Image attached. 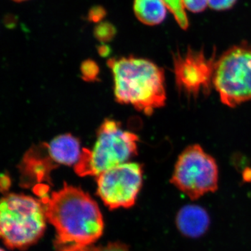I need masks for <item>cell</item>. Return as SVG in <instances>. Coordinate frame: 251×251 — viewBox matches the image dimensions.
Listing matches in <instances>:
<instances>
[{"label": "cell", "instance_id": "6da1fadb", "mask_svg": "<svg viewBox=\"0 0 251 251\" xmlns=\"http://www.w3.org/2000/svg\"><path fill=\"white\" fill-rule=\"evenodd\" d=\"M46 218L55 228L57 251H77L101 237L103 216L97 203L80 188L65 184L42 198Z\"/></svg>", "mask_w": 251, "mask_h": 251}, {"label": "cell", "instance_id": "7a4b0ae2", "mask_svg": "<svg viewBox=\"0 0 251 251\" xmlns=\"http://www.w3.org/2000/svg\"><path fill=\"white\" fill-rule=\"evenodd\" d=\"M108 65L113 74L118 103L131 105L147 115L164 106L167 97L163 69L148 59L133 57L110 59Z\"/></svg>", "mask_w": 251, "mask_h": 251}, {"label": "cell", "instance_id": "3957f363", "mask_svg": "<svg viewBox=\"0 0 251 251\" xmlns=\"http://www.w3.org/2000/svg\"><path fill=\"white\" fill-rule=\"evenodd\" d=\"M45 209L41 201L23 194L7 195L0 204V231L5 245L24 249L42 237L46 226Z\"/></svg>", "mask_w": 251, "mask_h": 251}, {"label": "cell", "instance_id": "277c9868", "mask_svg": "<svg viewBox=\"0 0 251 251\" xmlns=\"http://www.w3.org/2000/svg\"><path fill=\"white\" fill-rule=\"evenodd\" d=\"M139 138L134 133L122 129L120 124L105 120L97 132L92 150L83 149L74 166L80 176H98L104 172L126 163L137 154Z\"/></svg>", "mask_w": 251, "mask_h": 251}, {"label": "cell", "instance_id": "5b68a950", "mask_svg": "<svg viewBox=\"0 0 251 251\" xmlns=\"http://www.w3.org/2000/svg\"><path fill=\"white\" fill-rule=\"evenodd\" d=\"M213 84L227 106L251 100V46H233L224 52L216 62Z\"/></svg>", "mask_w": 251, "mask_h": 251}, {"label": "cell", "instance_id": "8992f818", "mask_svg": "<svg viewBox=\"0 0 251 251\" xmlns=\"http://www.w3.org/2000/svg\"><path fill=\"white\" fill-rule=\"evenodd\" d=\"M216 160L198 145L187 147L178 157L171 178L172 184L195 201L219 188Z\"/></svg>", "mask_w": 251, "mask_h": 251}, {"label": "cell", "instance_id": "52a82bcc", "mask_svg": "<svg viewBox=\"0 0 251 251\" xmlns=\"http://www.w3.org/2000/svg\"><path fill=\"white\" fill-rule=\"evenodd\" d=\"M143 168L125 163L97 176V194L110 209L129 208L136 201L143 184Z\"/></svg>", "mask_w": 251, "mask_h": 251}, {"label": "cell", "instance_id": "ba28073f", "mask_svg": "<svg viewBox=\"0 0 251 251\" xmlns=\"http://www.w3.org/2000/svg\"><path fill=\"white\" fill-rule=\"evenodd\" d=\"M175 82L181 95L188 99L208 95L214 85L215 56L206 57L203 50L188 49L175 54Z\"/></svg>", "mask_w": 251, "mask_h": 251}, {"label": "cell", "instance_id": "9c48e42d", "mask_svg": "<svg viewBox=\"0 0 251 251\" xmlns=\"http://www.w3.org/2000/svg\"><path fill=\"white\" fill-rule=\"evenodd\" d=\"M178 229L185 237L198 238L206 233L210 226V217L204 208L187 205L181 208L176 216Z\"/></svg>", "mask_w": 251, "mask_h": 251}, {"label": "cell", "instance_id": "30bf717a", "mask_svg": "<svg viewBox=\"0 0 251 251\" xmlns=\"http://www.w3.org/2000/svg\"><path fill=\"white\" fill-rule=\"evenodd\" d=\"M46 145L59 166H75L80 159L82 153L80 142L72 134L58 135Z\"/></svg>", "mask_w": 251, "mask_h": 251}, {"label": "cell", "instance_id": "8fae6325", "mask_svg": "<svg viewBox=\"0 0 251 251\" xmlns=\"http://www.w3.org/2000/svg\"><path fill=\"white\" fill-rule=\"evenodd\" d=\"M166 7L163 0H135V15L142 23L150 25L163 22L166 16Z\"/></svg>", "mask_w": 251, "mask_h": 251}, {"label": "cell", "instance_id": "7c38bea8", "mask_svg": "<svg viewBox=\"0 0 251 251\" xmlns=\"http://www.w3.org/2000/svg\"><path fill=\"white\" fill-rule=\"evenodd\" d=\"M167 7L174 15L176 22L182 29H186L188 27L187 16L184 11L182 0H163Z\"/></svg>", "mask_w": 251, "mask_h": 251}, {"label": "cell", "instance_id": "4fadbf2b", "mask_svg": "<svg viewBox=\"0 0 251 251\" xmlns=\"http://www.w3.org/2000/svg\"><path fill=\"white\" fill-rule=\"evenodd\" d=\"M77 251H130L129 249L125 244L120 242L109 243L107 245L94 247L90 246L80 249Z\"/></svg>", "mask_w": 251, "mask_h": 251}, {"label": "cell", "instance_id": "5bb4252c", "mask_svg": "<svg viewBox=\"0 0 251 251\" xmlns=\"http://www.w3.org/2000/svg\"><path fill=\"white\" fill-rule=\"evenodd\" d=\"M82 77L85 80L92 81L99 74V67L93 61H85L81 66Z\"/></svg>", "mask_w": 251, "mask_h": 251}, {"label": "cell", "instance_id": "9a60e30c", "mask_svg": "<svg viewBox=\"0 0 251 251\" xmlns=\"http://www.w3.org/2000/svg\"><path fill=\"white\" fill-rule=\"evenodd\" d=\"M115 30L111 25L108 23H103L99 25L95 29L96 36L99 40L106 41L110 40L112 36L115 35Z\"/></svg>", "mask_w": 251, "mask_h": 251}, {"label": "cell", "instance_id": "2e32d148", "mask_svg": "<svg viewBox=\"0 0 251 251\" xmlns=\"http://www.w3.org/2000/svg\"><path fill=\"white\" fill-rule=\"evenodd\" d=\"M182 2L186 9L198 13L204 11L208 4V0H182Z\"/></svg>", "mask_w": 251, "mask_h": 251}, {"label": "cell", "instance_id": "e0dca14e", "mask_svg": "<svg viewBox=\"0 0 251 251\" xmlns=\"http://www.w3.org/2000/svg\"><path fill=\"white\" fill-rule=\"evenodd\" d=\"M237 0H208V4L214 10H226L232 7Z\"/></svg>", "mask_w": 251, "mask_h": 251}, {"label": "cell", "instance_id": "ac0fdd59", "mask_svg": "<svg viewBox=\"0 0 251 251\" xmlns=\"http://www.w3.org/2000/svg\"><path fill=\"white\" fill-rule=\"evenodd\" d=\"M105 14V11L102 10L101 8H94L90 13V18L94 21H99L101 19Z\"/></svg>", "mask_w": 251, "mask_h": 251}, {"label": "cell", "instance_id": "d6986e66", "mask_svg": "<svg viewBox=\"0 0 251 251\" xmlns=\"http://www.w3.org/2000/svg\"><path fill=\"white\" fill-rule=\"evenodd\" d=\"M10 185H11V181L9 176L6 175H1V190H7L9 188Z\"/></svg>", "mask_w": 251, "mask_h": 251}, {"label": "cell", "instance_id": "ffe728a7", "mask_svg": "<svg viewBox=\"0 0 251 251\" xmlns=\"http://www.w3.org/2000/svg\"><path fill=\"white\" fill-rule=\"evenodd\" d=\"M109 50H108V47L107 46H102V47L100 48L99 49V51H100V53L101 54H108Z\"/></svg>", "mask_w": 251, "mask_h": 251}, {"label": "cell", "instance_id": "44dd1931", "mask_svg": "<svg viewBox=\"0 0 251 251\" xmlns=\"http://www.w3.org/2000/svg\"><path fill=\"white\" fill-rule=\"evenodd\" d=\"M15 1H24V0H15Z\"/></svg>", "mask_w": 251, "mask_h": 251}, {"label": "cell", "instance_id": "7402d4cb", "mask_svg": "<svg viewBox=\"0 0 251 251\" xmlns=\"http://www.w3.org/2000/svg\"><path fill=\"white\" fill-rule=\"evenodd\" d=\"M1 251H4V250H3V249H1Z\"/></svg>", "mask_w": 251, "mask_h": 251}]
</instances>
